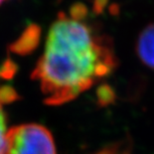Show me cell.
<instances>
[{
	"label": "cell",
	"instance_id": "3957f363",
	"mask_svg": "<svg viewBox=\"0 0 154 154\" xmlns=\"http://www.w3.org/2000/svg\"><path fill=\"white\" fill-rule=\"evenodd\" d=\"M42 30L38 24L31 23L24 29L21 35L9 45V51L18 56L32 54L38 48L41 40Z\"/></svg>",
	"mask_w": 154,
	"mask_h": 154
},
{
	"label": "cell",
	"instance_id": "30bf717a",
	"mask_svg": "<svg viewBox=\"0 0 154 154\" xmlns=\"http://www.w3.org/2000/svg\"><path fill=\"white\" fill-rule=\"evenodd\" d=\"M125 153V152H124ZM120 152V147L117 143L116 144H110L106 147H103V149L99 150V151L94 152L93 154H124Z\"/></svg>",
	"mask_w": 154,
	"mask_h": 154
},
{
	"label": "cell",
	"instance_id": "9c48e42d",
	"mask_svg": "<svg viewBox=\"0 0 154 154\" xmlns=\"http://www.w3.org/2000/svg\"><path fill=\"white\" fill-rule=\"evenodd\" d=\"M6 133H7V117L5 111L2 109V104L0 103V154L4 147Z\"/></svg>",
	"mask_w": 154,
	"mask_h": 154
},
{
	"label": "cell",
	"instance_id": "277c9868",
	"mask_svg": "<svg viewBox=\"0 0 154 154\" xmlns=\"http://www.w3.org/2000/svg\"><path fill=\"white\" fill-rule=\"evenodd\" d=\"M135 51L139 60L154 70V23H150L140 32L136 40Z\"/></svg>",
	"mask_w": 154,
	"mask_h": 154
},
{
	"label": "cell",
	"instance_id": "7a4b0ae2",
	"mask_svg": "<svg viewBox=\"0 0 154 154\" xmlns=\"http://www.w3.org/2000/svg\"><path fill=\"white\" fill-rule=\"evenodd\" d=\"M1 154H57L50 130L37 123L11 127L5 136Z\"/></svg>",
	"mask_w": 154,
	"mask_h": 154
},
{
	"label": "cell",
	"instance_id": "52a82bcc",
	"mask_svg": "<svg viewBox=\"0 0 154 154\" xmlns=\"http://www.w3.org/2000/svg\"><path fill=\"white\" fill-rule=\"evenodd\" d=\"M18 65L10 58L0 64V80H11L18 72Z\"/></svg>",
	"mask_w": 154,
	"mask_h": 154
},
{
	"label": "cell",
	"instance_id": "8992f818",
	"mask_svg": "<svg viewBox=\"0 0 154 154\" xmlns=\"http://www.w3.org/2000/svg\"><path fill=\"white\" fill-rule=\"evenodd\" d=\"M21 100L20 94L10 85H3L0 87V103L9 104Z\"/></svg>",
	"mask_w": 154,
	"mask_h": 154
},
{
	"label": "cell",
	"instance_id": "5b68a950",
	"mask_svg": "<svg viewBox=\"0 0 154 154\" xmlns=\"http://www.w3.org/2000/svg\"><path fill=\"white\" fill-rule=\"evenodd\" d=\"M97 104L100 107L111 106L116 100V93L109 84H100L96 90Z\"/></svg>",
	"mask_w": 154,
	"mask_h": 154
},
{
	"label": "cell",
	"instance_id": "8fae6325",
	"mask_svg": "<svg viewBox=\"0 0 154 154\" xmlns=\"http://www.w3.org/2000/svg\"><path fill=\"white\" fill-rule=\"evenodd\" d=\"M109 0H94V6H93V11L96 14H101L106 7L109 4Z\"/></svg>",
	"mask_w": 154,
	"mask_h": 154
},
{
	"label": "cell",
	"instance_id": "6da1fadb",
	"mask_svg": "<svg viewBox=\"0 0 154 154\" xmlns=\"http://www.w3.org/2000/svg\"><path fill=\"white\" fill-rule=\"evenodd\" d=\"M117 67L110 38L97 36L84 22L61 12L52 24L44 54L31 75L40 83L45 103L73 100Z\"/></svg>",
	"mask_w": 154,
	"mask_h": 154
},
{
	"label": "cell",
	"instance_id": "ba28073f",
	"mask_svg": "<svg viewBox=\"0 0 154 154\" xmlns=\"http://www.w3.org/2000/svg\"><path fill=\"white\" fill-rule=\"evenodd\" d=\"M70 18L75 21L83 22L88 17V7L82 2H76L70 7Z\"/></svg>",
	"mask_w": 154,
	"mask_h": 154
},
{
	"label": "cell",
	"instance_id": "7c38bea8",
	"mask_svg": "<svg viewBox=\"0 0 154 154\" xmlns=\"http://www.w3.org/2000/svg\"><path fill=\"white\" fill-rule=\"evenodd\" d=\"M4 1H5V0H0V4H1V3H3Z\"/></svg>",
	"mask_w": 154,
	"mask_h": 154
}]
</instances>
